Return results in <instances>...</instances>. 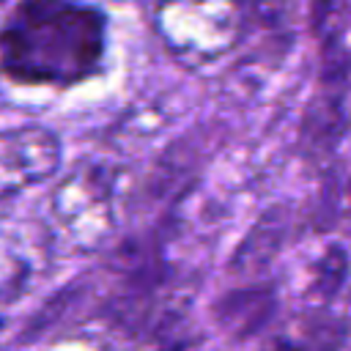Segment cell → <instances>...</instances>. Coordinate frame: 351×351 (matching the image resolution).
Returning a JSON list of instances; mask_svg holds the SVG:
<instances>
[{
    "label": "cell",
    "mask_w": 351,
    "mask_h": 351,
    "mask_svg": "<svg viewBox=\"0 0 351 351\" xmlns=\"http://www.w3.org/2000/svg\"><path fill=\"white\" fill-rule=\"evenodd\" d=\"M244 8L236 3H162L151 11V27L162 47L186 69L228 55L244 33Z\"/></svg>",
    "instance_id": "7a4b0ae2"
},
{
    "label": "cell",
    "mask_w": 351,
    "mask_h": 351,
    "mask_svg": "<svg viewBox=\"0 0 351 351\" xmlns=\"http://www.w3.org/2000/svg\"><path fill=\"white\" fill-rule=\"evenodd\" d=\"M49 206L77 250H101L115 230V178L101 165L80 162L60 178Z\"/></svg>",
    "instance_id": "3957f363"
},
{
    "label": "cell",
    "mask_w": 351,
    "mask_h": 351,
    "mask_svg": "<svg viewBox=\"0 0 351 351\" xmlns=\"http://www.w3.org/2000/svg\"><path fill=\"white\" fill-rule=\"evenodd\" d=\"M346 343V318L335 315L332 304L304 307L288 315L280 329L263 343V351H340Z\"/></svg>",
    "instance_id": "8992f818"
},
{
    "label": "cell",
    "mask_w": 351,
    "mask_h": 351,
    "mask_svg": "<svg viewBox=\"0 0 351 351\" xmlns=\"http://www.w3.org/2000/svg\"><path fill=\"white\" fill-rule=\"evenodd\" d=\"M63 145L47 126L0 129V200L14 197L58 173Z\"/></svg>",
    "instance_id": "5b68a950"
},
{
    "label": "cell",
    "mask_w": 351,
    "mask_h": 351,
    "mask_svg": "<svg viewBox=\"0 0 351 351\" xmlns=\"http://www.w3.org/2000/svg\"><path fill=\"white\" fill-rule=\"evenodd\" d=\"M107 16L82 3L30 0L0 25V74L27 88H71L101 69Z\"/></svg>",
    "instance_id": "6da1fadb"
},
{
    "label": "cell",
    "mask_w": 351,
    "mask_h": 351,
    "mask_svg": "<svg viewBox=\"0 0 351 351\" xmlns=\"http://www.w3.org/2000/svg\"><path fill=\"white\" fill-rule=\"evenodd\" d=\"M52 230L25 214H0V326L3 313L22 302L49 271Z\"/></svg>",
    "instance_id": "277c9868"
}]
</instances>
